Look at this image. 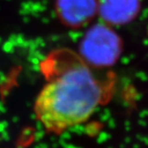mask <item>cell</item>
<instances>
[{"label":"cell","mask_w":148,"mask_h":148,"mask_svg":"<svg viewBox=\"0 0 148 148\" xmlns=\"http://www.w3.org/2000/svg\"><path fill=\"white\" fill-rule=\"evenodd\" d=\"M45 84L34 105L36 118L46 132L60 135L81 125L108 99L110 90L78 53L60 49L41 63Z\"/></svg>","instance_id":"cell-1"},{"label":"cell","mask_w":148,"mask_h":148,"mask_svg":"<svg viewBox=\"0 0 148 148\" xmlns=\"http://www.w3.org/2000/svg\"><path fill=\"white\" fill-rule=\"evenodd\" d=\"M120 53V40L111 29L97 26L86 36L82 45V56L89 64L107 66Z\"/></svg>","instance_id":"cell-2"},{"label":"cell","mask_w":148,"mask_h":148,"mask_svg":"<svg viewBox=\"0 0 148 148\" xmlns=\"http://www.w3.org/2000/svg\"><path fill=\"white\" fill-rule=\"evenodd\" d=\"M57 15L61 21L72 28L89 22L98 12L97 0H57Z\"/></svg>","instance_id":"cell-3"},{"label":"cell","mask_w":148,"mask_h":148,"mask_svg":"<svg viewBox=\"0 0 148 148\" xmlns=\"http://www.w3.org/2000/svg\"><path fill=\"white\" fill-rule=\"evenodd\" d=\"M138 0H99L98 12L107 21L115 24L124 23L136 14Z\"/></svg>","instance_id":"cell-4"}]
</instances>
